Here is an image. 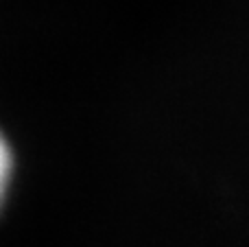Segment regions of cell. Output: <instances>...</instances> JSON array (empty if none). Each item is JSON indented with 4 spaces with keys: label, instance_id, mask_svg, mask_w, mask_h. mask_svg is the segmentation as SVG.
<instances>
[{
    "label": "cell",
    "instance_id": "1",
    "mask_svg": "<svg viewBox=\"0 0 249 247\" xmlns=\"http://www.w3.org/2000/svg\"><path fill=\"white\" fill-rule=\"evenodd\" d=\"M11 166H13L11 149H9L7 140H4L2 134H0V204H2V197H4V193H7V186H9Z\"/></svg>",
    "mask_w": 249,
    "mask_h": 247
}]
</instances>
